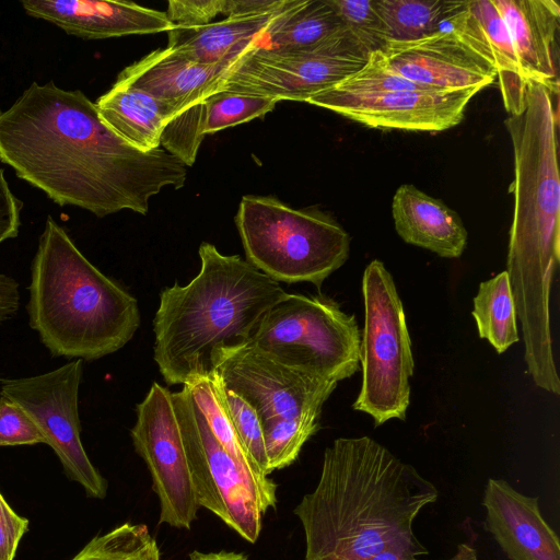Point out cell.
I'll use <instances>...</instances> for the list:
<instances>
[{
	"instance_id": "1",
	"label": "cell",
	"mask_w": 560,
	"mask_h": 560,
	"mask_svg": "<svg viewBox=\"0 0 560 560\" xmlns=\"http://www.w3.org/2000/svg\"><path fill=\"white\" fill-rule=\"evenodd\" d=\"M0 161L59 206L98 218L131 210L145 214L165 187L185 185L187 166L158 148L141 152L101 118L80 90L33 82L0 110Z\"/></svg>"
},
{
	"instance_id": "2",
	"label": "cell",
	"mask_w": 560,
	"mask_h": 560,
	"mask_svg": "<svg viewBox=\"0 0 560 560\" xmlns=\"http://www.w3.org/2000/svg\"><path fill=\"white\" fill-rule=\"evenodd\" d=\"M438 498L431 481L375 440L339 438L324 452L317 486L293 511L305 535V560L425 556L413 522Z\"/></svg>"
},
{
	"instance_id": "3",
	"label": "cell",
	"mask_w": 560,
	"mask_h": 560,
	"mask_svg": "<svg viewBox=\"0 0 560 560\" xmlns=\"http://www.w3.org/2000/svg\"><path fill=\"white\" fill-rule=\"evenodd\" d=\"M198 275L160 293L153 359L167 385L210 375L246 347L266 314L288 292L238 255L199 247Z\"/></svg>"
},
{
	"instance_id": "4",
	"label": "cell",
	"mask_w": 560,
	"mask_h": 560,
	"mask_svg": "<svg viewBox=\"0 0 560 560\" xmlns=\"http://www.w3.org/2000/svg\"><path fill=\"white\" fill-rule=\"evenodd\" d=\"M548 89L528 82L524 108L504 120L513 147V219L506 273L522 331L550 329V290L560 261L558 115Z\"/></svg>"
},
{
	"instance_id": "5",
	"label": "cell",
	"mask_w": 560,
	"mask_h": 560,
	"mask_svg": "<svg viewBox=\"0 0 560 560\" xmlns=\"http://www.w3.org/2000/svg\"><path fill=\"white\" fill-rule=\"evenodd\" d=\"M30 326L54 357L96 360L140 325L138 302L100 271L48 217L32 261Z\"/></svg>"
},
{
	"instance_id": "6",
	"label": "cell",
	"mask_w": 560,
	"mask_h": 560,
	"mask_svg": "<svg viewBox=\"0 0 560 560\" xmlns=\"http://www.w3.org/2000/svg\"><path fill=\"white\" fill-rule=\"evenodd\" d=\"M246 261L277 282H323L348 259L350 235L328 213L243 196L235 215Z\"/></svg>"
},
{
	"instance_id": "7",
	"label": "cell",
	"mask_w": 560,
	"mask_h": 560,
	"mask_svg": "<svg viewBox=\"0 0 560 560\" xmlns=\"http://www.w3.org/2000/svg\"><path fill=\"white\" fill-rule=\"evenodd\" d=\"M247 346L337 383L351 377L361 360L355 316L325 295L288 293L266 314Z\"/></svg>"
},
{
	"instance_id": "8",
	"label": "cell",
	"mask_w": 560,
	"mask_h": 560,
	"mask_svg": "<svg viewBox=\"0 0 560 560\" xmlns=\"http://www.w3.org/2000/svg\"><path fill=\"white\" fill-rule=\"evenodd\" d=\"M362 295V385L352 408L368 413L375 425L405 420L415 368L411 339L395 281L381 260L365 267Z\"/></svg>"
},
{
	"instance_id": "9",
	"label": "cell",
	"mask_w": 560,
	"mask_h": 560,
	"mask_svg": "<svg viewBox=\"0 0 560 560\" xmlns=\"http://www.w3.org/2000/svg\"><path fill=\"white\" fill-rule=\"evenodd\" d=\"M172 400L198 505L255 544L261 532L262 515L275 506L212 434L185 385L172 393Z\"/></svg>"
},
{
	"instance_id": "10",
	"label": "cell",
	"mask_w": 560,
	"mask_h": 560,
	"mask_svg": "<svg viewBox=\"0 0 560 560\" xmlns=\"http://www.w3.org/2000/svg\"><path fill=\"white\" fill-rule=\"evenodd\" d=\"M368 56L348 30L308 50L288 52L255 46L231 66L219 92L307 102L360 70Z\"/></svg>"
},
{
	"instance_id": "11",
	"label": "cell",
	"mask_w": 560,
	"mask_h": 560,
	"mask_svg": "<svg viewBox=\"0 0 560 560\" xmlns=\"http://www.w3.org/2000/svg\"><path fill=\"white\" fill-rule=\"evenodd\" d=\"M231 66L196 62L166 47L125 68L116 82L140 89L168 108L172 118L162 133V148L191 166L205 138V101L220 91Z\"/></svg>"
},
{
	"instance_id": "12",
	"label": "cell",
	"mask_w": 560,
	"mask_h": 560,
	"mask_svg": "<svg viewBox=\"0 0 560 560\" xmlns=\"http://www.w3.org/2000/svg\"><path fill=\"white\" fill-rule=\"evenodd\" d=\"M82 373V360L74 359L39 375L0 378V395L20 405L32 417L67 477L81 485L88 497L104 499L107 480L90 460L80 436L78 399Z\"/></svg>"
},
{
	"instance_id": "13",
	"label": "cell",
	"mask_w": 560,
	"mask_h": 560,
	"mask_svg": "<svg viewBox=\"0 0 560 560\" xmlns=\"http://www.w3.org/2000/svg\"><path fill=\"white\" fill-rule=\"evenodd\" d=\"M130 430L135 451L149 469L152 489L160 503L159 524L189 529L198 505L172 392L154 382L136 407Z\"/></svg>"
},
{
	"instance_id": "14",
	"label": "cell",
	"mask_w": 560,
	"mask_h": 560,
	"mask_svg": "<svg viewBox=\"0 0 560 560\" xmlns=\"http://www.w3.org/2000/svg\"><path fill=\"white\" fill-rule=\"evenodd\" d=\"M213 372L225 388L253 407L261 424L322 411L338 385L282 364L248 346L230 354Z\"/></svg>"
},
{
	"instance_id": "15",
	"label": "cell",
	"mask_w": 560,
	"mask_h": 560,
	"mask_svg": "<svg viewBox=\"0 0 560 560\" xmlns=\"http://www.w3.org/2000/svg\"><path fill=\"white\" fill-rule=\"evenodd\" d=\"M481 90H425L353 94L332 88L307 103L377 129L439 132L457 126Z\"/></svg>"
},
{
	"instance_id": "16",
	"label": "cell",
	"mask_w": 560,
	"mask_h": 560,
	"mask_svg": "<svg viewBox=\"0 0 560 560\" xmlns=\"http://www.w3.org/2000/svg\"><path fill=\"white\" fill-rule=\"evenodd\" d=\"M381 50L402 77L435 90H482L497 79L495 67L451 30L416 40H389Z\"/></svg>"
},
{
	"instance_id": "17",
	"label": "cell",
	"mask_w": 560,
	"mask_h": 560,
	"mask_svg": "<svg viewBox=\"0 0 560 560\" xmlns=\"http://www.w3.org/2000/svg\"><path fill=\"white\" fill-rule=\"evenodd\" d=\"M21 4L28 15L85 39L155 34L174 27L166 12L129 1L23 0Z\"/></svg>"
},
{
	"instance_id": "18",
	"label": "cell",
	"mask_w": 560,
	"mask_h": 560,
	"mask_svg": "<svg viewBox=\"0 0 560 560\" xmlns=\"http://www.w3.org/2000/svg\"><path fill=\"white\" fill-rule=\"evenodd\" d=\"M482 505L486 526L510 560H560V541L540 513L538 497L489 478Z\"/></svg>"
},
{
	"instance_id": "19",
	"label": "cell",
	"mask_w": 560,
	"mask_h": 560,
	"mask_svg": "<svg viewBox=\"0 0 560 560\" xmlns=\"http://www.w3.org/2000/svg\"><path fill=\"white\" fill-rule=\"evenodd\" d=\"M509 30L522 73L558 95L557 35L560 7L555 0H491Z\"/></svg>"
},
{
	"instance_id": "20",
	"label": "cell",
	"mask_w": 560,
	"mask_h": 560,
	"mask_svg": "<svg viewBox=\"0 0 560 560\" xmlns=\"http://www.w3.org/2000/svg\"><path fill=\"white\" fill-rule=\"evenodd\" d=\"M300 2L288 0L272 12L229 16L198 27L174 26L167 32V47L196 62L233 65L249 48L260 46L268 32Z\"/></svg>"
},
{
	"instance_id": "21",
	"label": "cell",
	"mask_w": 560,
	"mask_h": 560,
	"mask_svg": "<svg viewBox=\"0 0 560 560\" xmlns=\"http://www.w3.org/2000/svg\"><path fill=\"white\" fill-rule=\"evenodd\" d=\"M397 234L408 244L443 258H458L467 245V231L456 211L411 184L400 185L392 201Z\"/></svg>"
},
{
	"instance_id": "22",
	"label": "cell",
	"mask_w": 560,
	"mask_h": 560,
	"mask_svg": "<svg viewBox=\"0 0 560 560\" xmlns=\"http://www.w3.org/2000/svg\"><path fill=\"white\" fill-rule=\"evenodd\" d=\"M95 105L103 121L141 152L160 148L162 133L172 118L168 108L155 97L118 82Z\"/></svg>"
},
{
	"instance_id": "23",
	"label": "cell",
	"mask_w": 560,
	"mask_h": 560,
	"mask_svg": "<svg viewBox=\"0 0 560 560\" xmlns=\"http://www.w3.org/2000/svg\"><path fill=\"white\" fill-rule=\"evenodd\" d=\"M466 9L476 21L493 58L504 108L510 115L518 114L524 108L528 82L522 73L505 22L491 0L466 1Z\"/></svg>"
},
{
	"instance_id": "24",
	"label": "cell",
	"mask_w": 560,
	"mask_h": 560,
	"mask_svg": "<svg viewBox=\"0 0 560 560\" xmlns=\"http://www.w3.org/2000/svg\"><path fill=\"white\" fill-rule=\"evenodd\" d=\"M346 30L329 0H301L268 32L260 46L288 52L308 50Z\"/></svg>"
},
{
	"instance_id": "25",
	"label": "cell",
	"mask_w": 560,
	"mask_h": 560,
	"mask_svg": "<svg viewBox=\"0 0 560 560\" xmlns=\"http://www.w3.org/2000/svg\"><path fill=\"white\" fill-rule=\"evenodd\" d=\"M185 386L219 443L254 478L270 503L276 506L277 485L269 477L259 475L250 460L224 406L215 374L212 372L208 376L191 380Z\"/></svg>"
},
{
	"instance_id": "26",
	"label": "cell",
	"mask_w": 560,
	"mask_h": 560,
	"mask_svg": "<svg viewBox=\"0 0 560 560\" xmlns=\"http://www.w3.org/2000/svg\"><path fill=\"white\" fill-rule=\"evenodd\" d=\"M471 315L481 339H487L498 353L505 352L520 340L517 315L506 271L479 284Z\"/></svg>"
},
{
	"instance_id": "27",
	"label": "cell",
	"mask_w": 560,
	"mask_h": 560,
	"mask_svg": "<svg viewBox=\"0 0 560 560\" xmlns=\"http://www.w3.org/2000/svg\"><path fill=\"white\" fill-rule=\"evenodd\" d=\"M374 1L388 42L416 40L438 32L442 23L464 3L456 0Z\"/></svg>"
},
{
	"instance_id": "28",
	"label": "cell",
	"mask_w": 560,
	"mask_h": 560,
	"mask_svg": "<svg viewBox=\"0 0 560 560\" xmlns=\"http://www.w3.org/2000/svg\"><path fill=\"white\" fill-rule=\"evenodd\" d=\"M71 560H161V553L147 525L124 523L93 537Z\"/></svg>"
},
{
	"instance_id": "29",
	"label": "cell",
	"mask_w": 560,
	"mask_h": 560,
	"mask_svg": "<svg viewBox=\"0 0 560 560\" xmlns=\"http://www.w3.org/2000/svg\"><path fill=\"white\" fill-rule=\"evenodd\" d=\"M320 415L322 411H313L261 424L269 475L296 460L303 445L318 431Z\"/></svg>"
},
{
	"instance_id": "30",
	"label": "cell",
	"mask_w": 560,
	"mask_h": 560,
	"mask_svg": "<svg viewBox=\"0 0 560 560\" xmlns=\"http://www.w3.org/2000/svg\"><path fill=\"white\" fill-rule=\"evenodd\" d=\"M278 101L243 93L218 92L205 101L203 136L248 122L271 112Z\"/></svg>"
},
{
	"instance_id": "31",
	"label": "cell",
	"mask_w": 560,
	"mask_h": 560,
	"mask_svg": "<svg viewBox=\"0 0 560 560\" xmlns=\"http://www.w3.org/2000/svg\"><path fill=\"white\" fill-rule=\"evenodd\" d=\"M332 89L353 94L435 90L398 73L381 49L371 51L364 66Z\"/></svg>"
},
{
	"instance_id": "32",
	"label": "cell",
	"mask_w": 560,
	"mask_h": 560,
	"mask_svg": "<svg viewBox=\"0 0 560 560\" xmlns=\"http://www.w3.org/2000/svg\"><path fill=\"white\" fill-rule=\"evenodd\" d=\"M215 376L222 400L244 448L258 474L262 477H269L262 425L256 411L243 398L225 388L219 376L217 374Z\"/></svg>"
},
{
	"instance_id": "33",
	"label": "cell",
	"mask_w": 560,
	"mask_h": 560,
	"mask_svg": "<svg viewBox=\"0 0 560 560\" xmlns=\"http://www.w3.org/2000/svg\"><path fill=\"white\" fill-rule=\"evenodd\" d=\"M345 27L370 54L381 49L388 36L374 0H329Z\"/></svg>"
},
{
	"instance_id": "34",
	"label": "cell",
	"mask_w": 560,
	"mask_h": 560,
	"mask_svg": "<svg viewBox=\"0 0 560 560\" xmlns=\"http://www.w3.org/2000/svg\"><path fill=\"white\" fill-rule=\"evenodd\" d=\"M46 440L32 417L16 402L0 395V446L33 445Z\"/></svg>"
},
{
	"instance_id": "35",
	"label": "cell",
	"mask_w": 560,
	"mask_h": 560,
	"mask_svg": "<svg viewBox=\"0 0 560 560\" xmlns=\"http://www.w3.org/2000/svg\"><path fill=\"white\" fill-rule=\"evenodd\" d=\"M166 15L174 26L198 27L223 14L225 0H170Z\"/></svg>"
},
{
	"instance_id": "36",
	"label": "cell",
	"mask_w": 560,
	"mask_h": 560,
	"mask_svg": "<svg viewBox=\"0 0 560 560\" xmlns=\"http://www.w3.org/2000/svg\"><path fill=\"white\" fill-rule=\"evenodd\" d=\"M28 520L18 515L0 492V560H13Z\"/></svg>"
},
{
	"instance_id": "37",
	"label": "cell",
	"mask_w": 560,
	"mask_h": 560,
	"mask_svg": "<svg viewBox=\"0 0 560 560\" xmlns=\"http://www.w3.org/2000/svg\"><path fill=\"white\" fill-rule=\"evenodd\" d=\"M0 168V243L14 238L21 225L20 212L23 203L11 191Z\"/></svg>"
},
{
	"instance_id": "38",
	"label": "cell",
	"mask_w": 560,
	"mask_h": 560,
	"mask_svg": "<svg viewBox=\"0 0 560 560\" xmlns=\"http://www.w3.org/2000/svg\"><path fill=\"white\" fill-rule=\"evenodd\" d=\"M288 0H225L223 14L229 16L255 15L280 9Z\"/></svg>"
},
{
	"instance_id": "39",
	"label": "cell",
	"mask_w": 560,
	"mask_h": 560,
	"mask_svg": "<svg viewBox=\"0 0 560 560\" xmlns=\"http://www.w3.org/2000/svg\"><path fill=\"white\" fill-rule=\"evenodd\" d=\"M20 306L19 283L0 273V324L13 317Z\"/></svg>"
},
{
	"instance_id": "40",
	"label": "cell",
	"mask_w": 560,
	"mask_h": 560,
	"mask_svg": "<svg viewBox=\"0 0 560 560\" xmlns=\"http://www.w3.org/2000/svg\"><path fill=\"white\" fill-rule=\"evenodd\" d=\"M369 560H418L417 558L402 557L393 552H382ZM446 560H479L477 550L469 544L463 542L457 546L456 552Z\"/></svg>"
},
{
	"instance_id": "41",
	"label": "cell",
	"mask_w": 560,
	"mask_h": 560,
	"mask_svg": "<svg viewBox=\"0 0 560 560\" xmlns=\"http://www.w3.org/2000/svg\"><path fill=\"white\" fill-rule=\"evenodd\" d=\"M189 560H248L244 553L234 551L202 552L194 550L189 553Z\"/></svg>"
}]
</instances>
